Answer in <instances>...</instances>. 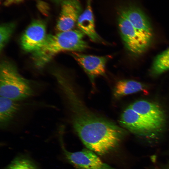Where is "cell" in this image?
<instances>
[{"label": "cell", "mask_w": 169, "mask_h": 169, "mask_svg": "<svg viewBox=\"0 0 169 169\" xmlns=\"http://www.w3.org/2000/svg\"><path fill=\"white\" fill-rule=\"evenodd\" d=\"M72 102L73 127L87 148L101 153L112 148L121 136L123 129L84 109L78 100Z\"/></svg>", "instance_id": "6da1fadb"}, {"label": "cell", "mask_w": 169, "mask_h": 169, "mask_svg": "<svg viewBox=\"0 0 169 169\" xmlns=\"http://www.w3.org/2000/svg\"><path fill=\"white\" fill-rule=\"evenodd\" d=\"M84 35L79 29H72L47 35L41 46L32 52L34 62L38 67H42L61 52H76L85 50L89 46L84 39Z\"/></svg>", "instance_id": "7a4b0ae2"}, {"label": "cell", "mask_w": 169, "mask_h": 169, "mask_svg": "<svg viewBox=\"0 0 169 169\" xmlns=\"http://www.w3.org/2000/svg\"><path fill=\"white\" fill-rule=\"evenodd\" d=\"M33 93L28 82L12 64L2 62L0 69V97L17 101L30 97Z\"/></svg>", "instance_id": "3957f363"}, {"label": "cell", "mask_w": 169, "mask_h": 169, "mask_svg": "<svg viewBox=\"0 0 169 169\" xmlns=\"http://www.w3.org/2000/svg\"><path fill=\"white\" fill-rule=\"evenodd\" d=\"M119 122L121 125L131 132L147 137L156 136L163 127L150 121L133 110L130 106L123 111Z\"/></svg>", "instance_id": "277c9868"}, {"label": "cell", "mask_w": 169, "mask_h": 169, "mask_svg": "<svg viewBox=\"0 0 169 169\" xmlns=\"http://www.w3.org/2000/svg\"><path fill=\"white\" fill-rule=\"evenodd\" d=\"M118 25L123 43L131 53L138 55L146 50L151 42L143 37L121 12L118 19Z\"/></svg>", "instance_id": "5b68a950"}, {"label": "cell", "mask_w": 169, "mask_h": 169, "mask_svg": "<svg viewBox=\"0 0 169 169\" xmlns=\"http://www.w3.org/2000/svg\"><path fill=\"white\" fill-rule=\"evenodd\" d=\"M61 144L66 158L77 169H115L104 163L93 151L89 149L70 152L65 149L62 143Z\"/></svg>", "instance_id": "8992f818"}, {"label": "cell", "mask_w": 169, "mask_h": 169, "mask_svg": "<svg viewBox=\"0 0 169 169\" xmlns=\"http://www.w3.org/2000/svg\"><path fill=\"white\" fill-rule=\"evenodd\" d=\"M45 23L40 19L33 21L21 38V46L24 50L33 52L44 42L46 36Z\"/></svg>", "instance_id": "52a82bcc"}, {"label": "cell", "mask_w": 169, "mask_h": 169, "mask_svg": "<svg viewBox=\"0 0 169 169\" xmlns=\"http://www.w3.org/2000/svg\"><path fill=\"white\" fill-rule=\"evenodd\" d=\"M61 4L60 12L56 26L58 32L73 29L81 13V6L77 0H66Z\"/></svg>", "instance_id": "ba28073f"}, {"label": "cell", "mask_w": 169, "mask_h": 169, "mask_svg": "<svg viewBox=\"0 0 169 169\" xmlns=\"http://www.w3.org/2000/svg\"><path fill=\"white\" fill-rule=\"evenodd\" d=\"M72 55L92 81L97 76L105 75L108 56L87 55L75 52Z\"/></svg>", "instance_id": "9c48e42d"}, {"label": "cell", "mask_w": 169, "mask_h": 169, "mask_svg": "<svg viewBox=\"0 0 169 169\" xmlns=\"http://www.w3.org/2000/svg\"><path fill=\"white\" fill-rule=\"evenodd\" d=\"M137 31L144 38L151 42L153 30L150 22L145 13L139 7L131 5L121 12Z\"/></svg>", "instance_id": "30bf717a"}, {"label": "cell", "mask_w": 169, "mask_h": 169, "mask_svg": "<svg viewBox=\"0 0 169 169\" xmlns=\"http://www.w3.org/2000/svg\"><path fill=\"white\" fill-rule=\"evenodd\" d=\"M130 106L150 121L164 126L165 121V114L157 105L146 100H140L133 102Z\"/></svg>", "instance_id": "8fae6325"}, {"label": "cell", "mask_w": 169, "mask_h": 169, "mask_svg": "<svg viewBox=\"0 0 169 169\" xmlns=\"http://www.w3.org/2000/svg\"><path fill=\"white\" fill-rule=\"evenodd\" d=\"M91 1V0H88L85 9L79 15L76 25L79 30L87 35L92 41L102 42V39L95 29Z\"/></svg>", "instance_id": "7c38bea8"}, {"label": "cell", "mask_w": 169, "mask_h": 169, "mask_svg": "<svg viewBox=\"0 0 169 169\" xmlns=\"http://www.w3.org/2000/svg\"><path fill=\"white\" fill-rule=\"evenodd\" d=\"M19 108V105L11 99L0 97V126L4 129L12 120Z\"/></svg>", "instance_id": "4fadbf2b"}, {"label": "cell", "mask_w": 169, "mask_h": 169, "mask_svg": "<svg viewBox=\"0 0 169 169\" xmlns=\"http://www.w3.org/2000/svg\"><path fill=\"white\" fill-rule=\"evenodd\" d=\"M144 85L141 82L132 80H123L116 84L114 93L115 97H121L143 91Z\"/></svg>", "instance_id": "5bb4252c"}, {"label": "cell", "mask_w": 169, "mask_h": 169, "mask_svg": "<svg viewBox=\"0 0 169 169\" xmlns=\"http://www.w3.org/2000/svg\"><path fill=\"white\" fill-rule=\"evenodd\" d=\"M169 70V48L158 54L154 59L151 72L154 75L160 74Z\"/></svg>", "instance_id": "9a60e30c"}, {"label": "cell", "mask_w": 169, "mask_h": 169, "mask_svg": "<svg viewBox=\"0 0 169 169\" xmlns=\"http://www.w3.org/2000/svg\"><path fill=\"white\" fill-rule=\"evenodd\" d=\"M4 169H38L35 163L27 156L16 157Z\"/></svg>", "instance_id": "2e32d148"}, {"label": "cell", "mask_w": 169, "mask_h": 169, "mask_svg": "<svg viewBox=\"0 0 169 169\" xmlns=\"http://www.w3.org/2000/svg\"><path fill=\"white\" fill-rule=\"evenodd\" d=\"M15 28L13 23L3 24L0 28V49L1 52L9 39Z\"/></svg>", "instance_id": "e0dca14e"}, {"label": "cell", "mask_w": 169, "mask_h": 169, "mask_svg": "<svg viewBox=\"0 0 169 169\" xmlns=\"http://www.w3.org/2000/svg\"><path fill=\"white\" fill-rule=\"evenodd\" d=\"M23 0H5L4 4L5 6H7L13 3L20 2Z\"/></svg>", "instance_id": "ac0fdd59"}, {"label": "cell", "mask_w": 169, "mask_h": 169, "mask_svg": "<svg viewBox=\"0 0 169 169\" xmlns=\"http://www.w3.org/2000/svg\"><path fill=\"white\" fill-rule=\"evenodd\" d=\"M55 2L57 3H61L65 1L66 0H54Z\"/></svg>", "instance_id": "d6986e66"}, {"label": "cell", "mask_w": 169, "mask_h": 169, "mask_svg": "<svg viewBox=\"0 0 169 169\" xmlns=\"http://www.w3.org/2000/svg\"><path fill=\"white\" fill-rule=\"evenodd\" d=\"M165 169H169V166H168V167H166V168H165Z\"/></svg>", "instance_id": "ffe728a7"}]
</instances>
